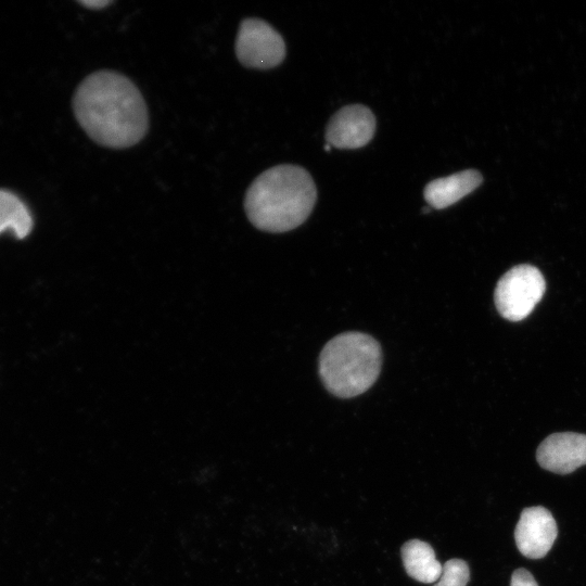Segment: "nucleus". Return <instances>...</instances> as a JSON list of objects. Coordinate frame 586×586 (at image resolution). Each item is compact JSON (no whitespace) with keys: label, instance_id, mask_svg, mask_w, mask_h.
<instances>
[{"label":"nucleus","instance_id":"14","mask_svg":"<svg viewBox=\"0 0 586 586\" xmlns=\"http://www.w3.org/2000/svg\"><path fill=\"white\" fill-rule=\"evenodd\" d=\"M78 2L81 5L86 7L87 9H93V10L103 9L110 5L111 3H113V1H107V0H89V1H78Z\"/></svg>","mask_w":586,"mask_h":586},{"label":"nucleus","instance_id":"5","mask_svg":"<svg viewBox=\"0 0 586 586\" xmlns=\"http://www.w3.org/2000/svg\"><path fill=\"white\" fill-rule=\"evenodd\" d=\"M235 54L245 67L268 69L285 58V43L281 35L267 22L245 18L235 39Z\"/></svg>","mask_w":586,"mask_h":586},{"label":"nucleus","instance_id":"4","mask_svg":"<svg viewBox=\"0 0 586 586\" xmlns=\"http://www.w3.org/2000/svg\"><path fill=\"white\" fill-rule=\"evenodd\" d=\"M546 282L542 272L531 265L509 269L497 282L494 300L501 317L510 321L526 318L542 300Z\"/></svg>","mask_w":586,"mask_h":586},{"label":"nucleus","instance_id":"9","mask_svg":"<svg viewBox=\"0 0 586 586\" xmlns=\"http://www.w3.org/2000/svg\"><path fill=\"white\" fill-rule=\"evenodd\" d=\"M482 175L467 169L430 181L424 188V199L433 208H445L471 193L482 183Z\"/></svg>","mask_w":586,"mask_h":586},{"label":"nucleus","instance_id":"6","mask_svg":"<svg viewBox=\"0 0 586 586\" xmlns=\"http://www.w3.org/2000/svg\"><path fill=\"white\" fill-rule=\"evenodd\" d=\"M375 132V117L362 104L340 109L329 120L326 140L336 149H358L369 143Z\"/></svg>","mask_w":586,"mask_h":586},{"label":"nucleus","instance_id":"13","mask_svg":"<svg viewBox=\"0 0 586 586\" xmlns=\"http://www.w3.org/2000/svg\"><path fill=\"white\" fill-rule=\"evenodd\" d=\"M510 586H538L533 575L525 569H517L511 575Z\"/></svg>","mask_w":586,"mask_h":586},{"label":"nucleus","instance_id":"12","mask_svg":"<svg viewBox=\"0 0 586 586\" xmlns=\"http://www.w3.org/2000/svg\"><path fill=\"white\" fill-rule=\"evenodd\" d=\"M470 569L461 559H450L443 564V572L434 586H467Z\"/></svg>","mask_w":586,"mask_h":586},{"label":"nucleus","instance_id":"3","mask_svg":"<svg viewBox=\"0 0 586 586\" xmlns=\"http://www.w3.org/2000/svg\"><path fill=\"white\" fill-rule=\"evenodd\" d=\"M382 365L380 344L361 332L331 339L319 356V374L333 395L349 398L366 392L378 379Z\"/></svg>","mask_w":586,"mask_h":586},{"label":"nucleus","instance_id":"2","mask_svg":"<svg viewBox=\"0 0 586 586\" xmlns=\"http://www.w3.org/2000/svg\"><path fill=\"white\" fill-rule=\"evenodd\" d=\"M317 189L310 174L296 165H277L251 183L244 209L251 224L263 231L280 233L302 225L310 215Z\"/></svg>","mask_w":586,"mask_h":586},{"label":"nucleus","instance_id":"11","mask_svg":"<svg viewBox=\"0 0 586 586\" xmlns=\"http://www.w3.org/2000/svg\"><path fill=\"white\" fill-rule=\"evenodd\" d=\"M33 217L26 204L13 192L0 189V233L8 231L24 239L33 229Z\"/></svg>","mask_w":586,"mask_h":586},{"label":"nucleus","instance_id":"7","mask_svg":"<svg viewBox=\"0 0 586 586\" xmlns=\"http://www.w3.org/2000/svg\"><path fill=\"white\" fill-rule=\"evenodd\" d=\"M558 535L551 512L542 506L523 509L514 531L519 551L526 558L540 559L551 549Z\"/></svg>","mask_w":586,"mask_h":586},{"label":"nucleus","instance_id":"8","mask_svg":"<svg viewBox=\"0 0 586 586\" xmlns=\"http://www.w3.org/2000/svg\"><path fill=\"white\" fill-rule=\"evenodd\" d=\"M538 464L557 474H569L586 464V435L574 432L547 436L536 451Z\"/></svg>","mask_w":586,"mask_h":586},{"label":"nucleus","instance_id":"1","mask_svg":"<svg viewBox=\"0 0 586 586\" xmlns=\"http://www.w3.org/2000/svg\"><path fill=\"white\" fill-rule=\"evenodd\" d=\"M73 110L85 132L103 146H132L149 129L140 90L128 77L113 71L88 75L74 93Z\"/></svg>","mask_w":586,"mask_h":586},{"label":"nucleus","instance_id":"10","mask_svg":"<svg viewBox=\"0 0 586 586\" xmlns=\"http://www.w3.org/2000/svg\"><path fill=\"white\" fill-rule=\"evenodd\" d=\"M402 559L407 574L421 583L437 582L443 565L436 559L433 548L425 542L411 539L402 547Z\"/></svg>","mask_w":586,"mask_h":586}]
</instances>
